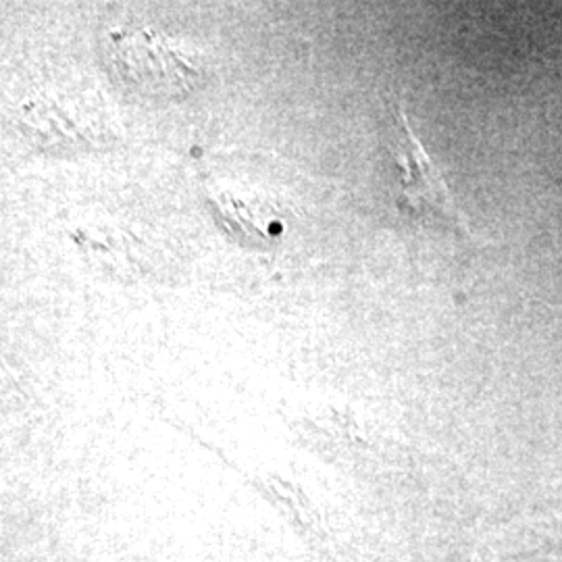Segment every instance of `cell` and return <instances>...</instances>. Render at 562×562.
Returning <instances> with one entry per match:
<instances>
[{"label":"cell","mask_w":562,"mask_h":562,"mask_svg":"<svg viewBox=\"0 0 562 562\" xmlns=\"http://www.w3.org/2000/svg\"><path fill=\"white\" fill-rule=\"evenodd\" d=\"M398 121L401 136L396 142V161L401 167V204L404 211L438 220L464 238L477 240L464 213L452 199L442 171L425 153L404 111H398Z\"/></svg>","instance_id":"6da1fadb"}]
</instances>
